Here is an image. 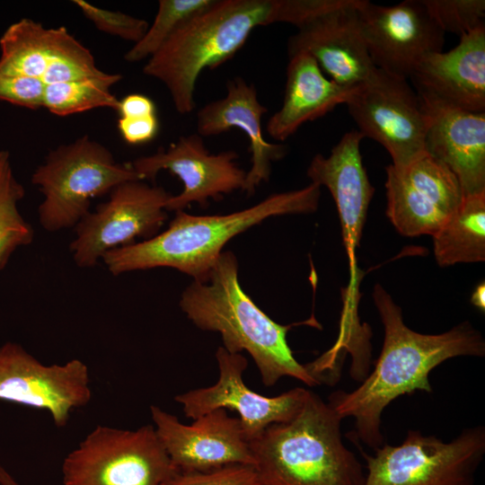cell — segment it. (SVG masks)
Returning a JSON list of instances; mask_svg holds the SVG:
<instances>
[{
	"label": "cell",
	"instance_id": "ffe728a7",
	"mask_svg": "<svg viewBox=\"0 0 485 485\" xmlns=\"http://www.w3.org/2000/svg\"><path fill=\"white\" fill-rule=\"evenodd\" d=\"M419 96L428 118L425 152L455 175L464 197L484 193L485 111H467Z\"/></svg>",
	"mask_w": 485,
	"mask_h": 485
},
{
	"label": "cell",
	"instance_id": "9a60e30c",
	"mask_svg": "<svg viewBox=\"0 0 485 485\" xmlns=\"http://www.w3.org/2000/svg\"><path fill=\"white\" fill-rule=\"evenodd\" d=\"M362 0H329L306 18L287 44L288 55L310 54L331 80L358 86L376 70L365 43L358 7Z\"/></svg>",
	"mask_w": 485,
	"mask_h": 485
},
{
	"label": "cell",
	"instance_id": "3957f363",
	"mask_svg": "<svg viewBox=\"0 0 485 485\" xmlns=\"http://www.w3.org/2000/svg\"><path fill=\"white\" fill-rule=\"evenodd\" d=\"M320 188L311 183L300 190L275 193L253 207L226 215L194 216L176 211L163 232L109 251L101 260L114 276L164 267L202 281L234 236L271 216L316 211Z\"/></svg>",
	"mask_w": 485,
	"mask_h": 485
},
{
	"label": "cell",
	"instance_id": "5b68a950",
	"mask_svg": "<svg viewBox=\"0 0 485 485\" xmlns=\"http://www.w3.org/2000/svg\"><path fill=\"white\" fill-rule=\"evenodd\" d=\"M278 7V0H215L147 59L143 73L166 86L178 113L189 114L201 72L231 59L255 28L276 23Z\"/></svg>",
	"mask_w": 485,
	"mask_h": 485
},
{
	"label": "cell",
	"instance_id": "ac0fdd59",
	"mask_svg": "<svg viewBox=\"0 0 485 485\" xmlns=\"http://www.w3.org/2000/svg\"><path fill=\"white\" fill-rule=\"evenodd\" d=\"M0 69L38 79L45 85L105 73L66 27L46 28L29 18L12 23L1 36Z\"/></svg>",
	"mask_w": 485,
	"mask_h": 485
},
{
	"label": "cell",
	"instance_id": "d6986e66",
	"mask_svg": "<svg viewBox=\"0 0 485 485\" xmlns=\"http://www.w3.org/2000/svg\"><path fill=\"white\" fill-rule=\"evenodd\" d=\"M409 79L420 96L467 111H485V24L461 36L451 50L424 57Z\"/></svg>",
	"mask_w": 485,
	"mask_h": 485
},
{
	"label": "cell",
	"instance_id": "7402d4cb",
	"mask_svg": "<svg viewBox=\"0 0 485 485\" xmlns=\"http://www.w3.org/2000/svg\"><path fill=\"white\" fill-rule=\"evenodd\" d=\"M268 109L260 103L253 84L236 76L226 83L224 98L204 105L197 112V131L200 137L223 134L233 128L242 130L250 143L251 167L246 173L242 191L248 196L262 182L268 181L271 163L283 158L287 146L265 140L261 118Z\"/></svg>",
	"mask_w": 485,
	"mask_h": 485
},
{
	"label": "cell",
	"instance_id": "44dd1931",
	"mask_svg": "<svg viewBox=\"0 0 485 485\" xmlns=\"http://www.w3.org/2000/svg\"><path fill=\"white\" fill-rule=\"evenodd\" d=\"M363 138L358 130L345 133L329 156L315 154L307 169L311 183L326 187L335 201L350 261L359 245L375 193L360 153Z\"/></svg>",
	"mask_w": 485,
	"mask_h": 485
},
{
	"label": "cell",
	"instance_id": "2e32d148",
	"mask_svg": "<svg viewBox=\"0 0 485 485\" xmlns=\"http://www.w3.org/2000/svg\"><path fill=\"white\" fill-rule=\"evenodd\" d=\"M156 435L174 467L181 472H207L226 465L254 466L255 462L240 419L224 409L215 410L190 425L152 405Z\"/></svg>",
	"mask_w": 485,
	"mask_h": 485
},
{
	"label": "cell",
	"instance_id": "4dcf8cb0",
	"mask_svg": "<svg viewBox=\"0 0 485 485\" xmlns=\"http://www.w3.org/2000/svg\"><path fill=\"white\" fill-rule=\"evenodd\" d=\"M45 84L38 79L0 69V100L31 110L42 108Z\"/></svg>",
	"mask_w": 485,
	"mask_h": 485
},
{
	"label": "cell",
	"instance_id": "5bb4252c",
	"mask_svg": "<svg viewBox=\"0 0 485 485\" xmlns=\"http://www.w3.org/2000/svg\"><path fill=\"white\" fill-rule=\"evenodd\" d=\"M219 375L216 383L175 396L182 411L195 419L218 409L235 410L249 442L259 437L270 425L292 419L300 410L305 388H294L274 397L253 392L243 381L248 361L241 353H230L223 347L216 352Z\"/></svg>",
	"mask_w": 485,
	"mask_h": 485
},
{
	"label": "cell",
	"instance_id": "7a4b0ae2",
	"mask_svg": "<svg viewBox=\"0 0 485 485\" xmlns=\"http://www.w3.org/2000/svg\"><path fill=\"white\" fill-rule=\"evenodd\" d=\"M180 306L198 329L220 333L222 347L228 352H248L266 386L284 376L310 387L321 384L288 346L287 334L295 324L276 322L243 291L232 251H223L204 280H193L185 288Z\"/></svg>",
	"mask_w": 485,
	"mask_h": 485
},
{
	"label": "cell",
	"instance_id": "cb8c5ba5",
	"mask_svg": "<svg viewBox=\"0 0 485 485\" xmlns=\"http://www.w3.org/2000/svg\"><path fill=\"white\" fill-rule=\"evenodd\" d=\"M437 264L485 260V192L464 197L454 216L433 236Z\"/></svg>",
	"mask_w": 485,
	"mask_h": 485
},
{
	"label": "cell",
	"instance_id": "83f0119b",
	"mask_svg": "<svg viewBox=\"0 0 485 485\" xmlns=\"http://www.w3.org/2000/svg\"><path fill=\"white\" fill-rule=\"evenodd\" d=\"M428 12L445 32L459 37L484 24V0H421Z\"/></svg>",
	"mask_w": 485,
	"mask_h": 485
},
{
	"label": "cell",
	"instance_id": "e0dca14e",
	"mask_svg": "<svg viewBox=\"0 0 485 485\" xmlns=\"http://www.w3.org/2000/svg\"><path fill=\"white\" fill-rule=\"evenodd\" d=\"M237 158L234 151L210 154L197 133L181 137L167 149L138 157L130 164L142 181H154L163 170L180 178L183 190L172 195L166 205V211L176 212L192 202L206 207L209 198L242 190L247 172L237 165Z\"/></svg>",
	"mask_w": 485,
	"mask_h": 485
},
{
	"label": "cell",
	"instance_id": "6da1fadb",
	"mask_svg": "<svg viewBox=\"0 0 485 485\" xmlns=\"http://www.w3.org/2000/svg\"><path fill=\"white\" fill-rule=\"evenodd\" d=\"M372 295L384 328L375 369L354 391L331 393L328 403L342 419L354 418V436L377 450L384 443V410L401 395L432 392L428 375L435 367L455 357H483L485 341L468 322L440 334L416 332L404 323L401 307L381 285L374 287Z\"/></svg>",
	"mask_w": 485,
	"mask_h": 485
},
{
	"label": "cell",
	"instance_id": "8fae6325",
	"mask_svg": "<svg viewBox=\"0 0 485 485\" xmlns=\"http://www.w3.org/2000/svg\"><path fill=\"white\" fill-rule=\"evenodd\" d=\"M386 216L402 235L436 234L464 198L455 175L427 153L403 167L386 168Z\"/></svg>",
	"mask_w": 485,
	"mask_h": 485
},
{
	"label": "cell",
	"instance_id": "d6a6232c",
	"mask_svg": "<svg viewBox=\"0 0 485 485\" xmlns=\"http://www.w3.org/2000/svg\"><path fill=\"white\" fill-rule=\"evenodd\" d=\"M116 111L120 118H138L156 115V107L148 96L131 93L119 100Z\"/></svg>",
	"mask_w": 485,
	"mask_h": 485
},
{
	"label": "cell",
	"instance_id": "f1b7e54d",
	"mask_svg": "<svg viewBox=\"0 0 485 485\" xmlns=\"http://www.w3.org/2000/svg\"><path fill=\"white\" fill-rule=\"evenodd\" d=\"M73 3L99 31L134 44L144 36L149 26L144 19L119 11L102 9L84 0H74Z\"/></svg>",
	"mask_w": 485,
	"mask_h": 485
},
{
	"label": "cell",
	"instance_id": "ba28073f",
	"mask_svg": "<svg viewBox=\"0 0 485 485\" xmlns=\"http://www.w3.org/2000/svg\"><path fill=\"white\" fill-rule=\"evenodd\" d=\"M485 454V428L463 429L450 442L410 429L399 445H384L371 456L363 453L364 485H473Z\"/></svg>",
	"mask_w": 485,
	"mask_h": 485
},
{
	"label": "cell",
	"instance_id": "d4e9b609",
	"mask_svg": "<svg viewBox=\"0 0 485 485\" xmlns=\"http://www.w3.org/2000/svg\"><path fill=\"white\" fill-rule=\"evenodd\" d=\"M121 79V74L105 72L99 76L47 84L44 87L42 108L61 117L97 108L117 110L119 100L110 89Z\"/></svg>",
	"mask_w": 485,
	"mask_h": 485
},
{
	"label": "cell",
	"instance_id": "30bf717a",
	"mask_svg": "<svg viewBox=\"0 0 485 485\" xmlns=\"http://www.w3.org/2000/svg\"><path fill=\"white\" fill-rule=\"evenodd\" d=\"M346 105L358 131L382 145L394 167H403L426 153L428 118L408 80L376 68Z\"/></svg>",
	"mask_w": 485,
	"mask_h": 485
},
{
	"label": "cell",
	"instance_id": "1f68e13d",
	"mask_svg": "<svg viewBox=\"0 0 485 485\" xmlns=\"http://www.w3.org/2000/svg\"><path fill=\"white\" fill-rule=\"evenodd\" d=\"M118 129L129 145H140L153 140L159 130L156 115L138 118H119Z\"/></svg>",
	"mask_w": 485,
	"mask_h": 485
},
{
	"label": "cell",
	"instance_id": "8992f818",
	"mask_svg": "<svg viewBox=\"0 0 485 485\" xmlns=\"http://www.w3.org/2000/svg\"><path fill=\"white\" fill-rule=\"evenodd\" d=\"M141 180L130 163H118L103 145L83 136L51 150L31 175L43 199L39 223L48 232L75 225L90 211L91 201L116 186Z\"/></svg>",
	"mask_w": 485,
	"mask_h": 485
},
{
	"label": "cell",
	"instance_id": "e575fe53",
	"mask_svg": "<svg viewBox=\"0 0 485 485\" xmlns=\"http://www.w3.org/2000/svg\"><path fill=\"white\" fill-rule=\"evenodd\" d=\"M0 485H19L14 479L0 466Z\"/></svg>",
	"mask_w": 485,
	"mask_h": 485
},
{
	"label": "cell",
	"instance_id": "9c48e42d",
	"mask_svg": "<svg viewBox=\"0 0 485 485\" xmlns=\"http://www.w3.org/2000/svg\"><path fill=\"white\" fill-rule=\"evenodd\" d=\"M171 196L163 187L140 180L116 186L109 198L90 210L74 228L75 237L69 251L75 263L80 268L94 267L109 251L159 234L167 219Z\"/></svg>",
	"mask_w": 485,
	"mask_h": 485
},
{
	"label": "cell",
	"instance_id": "52a82bcc",
	"mask_svg": "<svg viewBox=\"0 0 485 485\" xmlns=\"http://www.w3.org/2000/svg\"><path fill=\"white\" fill-rule=\"evenodd\" d=\"M178 472L153 425L97 426L62 464L63 485H163Z\"/></svg>",
	"mask_w": 485,
	"mask_h": 485
},
{
	"label": "cell",
	"instance_id": "277c9868",
	"mask_svg": "<svg viewBox=\"0 0 485 485\" xmlns=\"http://www.w3.org/2000/svg\"><path fill=\"white\" fill-rule=\"evenodd\" d=\"M342 419L308 391L292 419L250 442L260 485H364L362 466L342 442Z\"/></svg>",
	"mask_w": 485,
	"mask_h": 485
},
{
	"label": "cell",
	"instance_id": "7c38bea8",
	"mask_svg": "<svg viewBox=\"0 0 485 485\" xmlns=\"http://www.w3.org/2000/svg\"><path fill=\"white\" fill-rule=\"evenodd\" d=\"M91 398L89 369L82 360L47 366L20 344L0 347V400L48 410L62 428Z\"/></svg>",
	"mask_w": 485,
	"mask_h": 485
},
{
	"label": "cell",
	"instance_id": "4316f807",
	"mask_svg": "<svg viewBox=\"0 0 485 485\" xmlns=\"http://www.w3.org/2000/svg\"><path fill=\"white\" fill-rule=\"evenodd\" d=\"M215 0H160L154 22L144 36L128 49L124 58L136 63L150 58L186 22L207 8Z\"/></svg>",
	"mask_w": 485,
	"mask_h": 485
},
{
	"label": "cell",
	"instance_id": "484cf974",
	"mask_svg": "<svg viewBox=\"0 0 485 485\" xmlns=\"http://www.w3.org/2000/svg\"><path fill=\"white\" fill-rule=\"evenodd\" d=\"M25 189L14 175L9 152L0 151V270L21 247L33 242L34 229L19 210Z\"/></svg>",
	"mask_w": 485,
	"mask_h": 485
},
{
	"label": "cell",
	"instance_id": "603a6c76",
	"mask_svg": "<svg viewBox=\"0 0 485 485\" xmlns=\"http://www.w3.org/2000/svg\"><path fill=\"white\" fill-rule=\"evenodd\" d=\"M289 56L281 108L268 120L266 129L275 140L285 141L305 122L317 119L345 103L358 86L342 85L324 75L306 52Z\"/></svg>",
	"mask_w": 485,
	"mask_h": 485
},
{
	"label": "cell",
	"instance_id": "4fadbf2b",
	"mask_svg": "<svg viewBox=\"0 0 485 485\" xmlns=\"http://www.w3.org/2000/svg\"><path fill=\"white\" fill-rule=\"evenodd\" d=\"M362 35L374 66L408 80L426 56L442 51L445 32L421 0L384 6L362 0Z\"/></svg>",
	"mask_w": 485,
	"mask_h": 485
},
{
	"label": "cell",
	"instance_id": "f546056e",
	"mask_svg": "<svg viewBox=\"0 0 485 485\" xmlns=\"http://www.w3.org/2000/svg\"><path fill=\"white\" fill-rule=\"evenodd\" d=\"M163 485H260L254 466L226 465L207 472H178Z\"/></svg>",
	"mask_w": 485,
	"mask_h": 485
},
{
	"label": "cell",
	"instance_id": "836d02e7",
	"mask_svg": "<svg viewBox=\"0 0 485 485\" xmlns=\"http://www.w3.org/2000/svg\"><path fill=\"white\" fill-rule=\"evenodd\" d=\"M472 304L479 309L484 311L485 309V285L484 282L481 283L473 291L471 297Z\"/></svg>",
	"mask_w": 485,
	"mask_h": 485
}]
</instances>
